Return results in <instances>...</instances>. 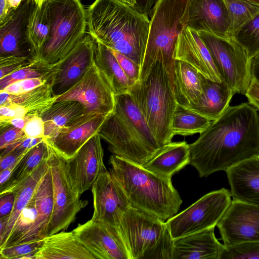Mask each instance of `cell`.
I'll list each match as a JSON object with an SVG mask.
<instances>
[{
	"label": "cell",
	"instance_id": "1",
	"mask_svg": "<svg viewBox=\"0 0 259 259\" xmlns=\"http://www.w3.org/2000/svg\"><path fill=\"white\" fill-rule=\"evenodd\" d=\"M249 103L229 106L193 143L189 144V164L200 177L226 171L259 155V115Z\"/></svg>",
	"mask_w": 259,
	"mask_h": 259
},
{
	"label": "cell",
	"instance_id": "2",
	"mask_svg": "<svg viewBox=\"0 0 259 259\" xmlns=\"http://www.w3.org/2000/svg\"><path fill=\"white\" fill-rule=\"evenodd\" d=\"M87 33L96 41L141 66L150 19L116 0H95L86 10Z\"/></svg>",
	"mask_w": 259,
	"mask_h": 259
},
{
	"label": "cell",
	"instance_id": "3",
	"mask_svg": "<svg viewBox=\"0 0 259 259\" xmlns=\"http://www.w3.org/2000/svg\"><path fill=\"white\" fill-rule=\"evenodd\" d=\"M109 162L110 174L132 207L163 221L176 214L182 200L171 179L114 154L110 157Z\"/></svg>",
	"mask_w": 259,
	"mask_h": 259
},
{
	"label": "cell",
	"instance_id": "4",
	"mask_svg": "<svg viewBox=\"0 0 259 259\" xmlns=\"http://www.w3.org/2000/svg\"><path fill=\"white\" fill-rule=\"evenodd\" d=\"M113 111L98 133L113 154L144 166L163 147L149 127L128 93L115 95Z\"/></svg>",
	"mask_w": 259,
	"mask_h": 259
},
{
	"label": "cell",
	"instance_id": "5",
	"mask_svg": "<svg viewBox=\"0 0 259 259\" xmlns=\"http://www.w3.org/2000/svg\"><path fill=\"white\" fill-rule=\"evenodd\" d=\"M149 127L161 147L171 142L170 126L178 106L173 86L161 59L128 91Z\"/></svg>",
	"mask_w": 259,
	"mask_h": 259
},
{
	"label": "cell",
	"instance_id": "6",
	"mask_svg": "<svg viewBox=\"0 0 259 259\" xmlns=\"http://www.w3.org/2000/svg\"><path fill=\"white\" fill-rule=\"evenodd\" d=\"M189 1L156 0L150 14L139 79L147 74L154 61L161 59L173 86L175 61L173 55L178 37L187 27Z\"/></svg>",
	"mask_w": 259,
	"mask_h": 259
},
{
	"label": "cell",
	"instance_id": "7",
	"mask_svg": "<svg viewBox=\"0 0 259 259\" xmlns=\"http://www.w3.org/2000/svg\"><path fill=\"white\" fill-rule=\"evenodd\" d=\"M48 3L50 33L37 59L55 67L86 34V10L80 0H48Z\"/></svg>",
	"mask_w": 259,
	"mask_h": 259
},
{
	"label": "cell",
	"instance_id": "8",
	"mask_svg": "<svg viewBox=\"0 0 259 259\" xmlns=\"http://www.w3.org/2000/svg\"><path fill=\"white\" fill-rule=\"evenodd\" d=\"M47 143L54 201L48 230L49 236L67 229L76 214L87 205L88 201L80 199V195L75 189L69 173L67 160Z\"/></svg>",
	"mask_w": 259,
	"mask_h": 259
},
{
	"label": "cell",
	"instance_id": "9",
	"mask_svg": "<svg viewBox=\"0 0 259 259\" xmlns=\"http://www.w3.org/2000/svg\"><path fill=\"white\" fill-rule=\"evenodd\" d=\"M228 189L208 193L187 208L166 220L165 225L174 239L215 228L232 202Z\"/></svg>",
	"mask_w": 259,
	"mask_h": 259
},
{
	"label": "cell",
	"instance_id": "10",
	"mask_svg": "<svg viewBox=\"0 0 259 259\" xmlns=\"http://www.w3.org/2000/svg\"><path fill=\"white\" fill-rule=\"evenodd\" d=\"M208 50L222 80L236 93L245 95L251 82L249 59L243 48L231 38L198 32Z\"/></svg>",
	"mask_w": 259,
	"mask_h": 259
},
{
	"label": "cell",
	"instance_id": "11",
	"mask_svg": "<svg viewBox=\"0 0 259 259\" xmlns=\"http://www.w3.org/2000/svg\"><path fill=\"white\" fill-rule=\"evenodd\" d=\"M166 228L165 221L132 206L123 213L117 227L131 259H141Z\"/></svg>",
	"mask_w": 259,
	"mask_h": 259
},
{
	"label": "cell",
	"instance_id": "12",
	"mask_svg": "<svg viewBox=\"0 0 259 259\" xmlns=\"http://www.w3.org/2000/svg\"><path fill=\"white\" fill-rule=\"evenodd\" d=\"M115 94L95 63L72 88L60 95L56 101L72 100L82 104L85 114L108 115L115 107Z\"/></svg>",
	"mask_w": 259,
	"mask_h": 259
},
{
	"label": "cell",
	"instance_id": "13",
	"mask_svg": "<svg viewBox=\"0 0 259 259\" xmlns=\"http://www.w3.org/2000/svg\"><path fill=\"white\" fill-rule=\"evenodd\" d=\"M72 232L95 259H131L118 230L92 219Z\"/></svg>",
	"mask_w": 259,
	"mask_h": 259
},
{
	"label": "cell",
	"instance_id": "14",
	"mask_svg": "<svg viewBox=\"0 0 259 259\" xmlns=\"http://www.w3.org/2000/svg\"><path fill=\"white\" fill-rule=\"evenodd\" d=\"M217 226L225 245L259 241V207L232 199Z\"/></svg>",
	"mask_w": 259,
	"mask_h": 259
},
{
	"label": "cell",
	"instance_id": "15",
	"mask_svg": "<svg viewBox=\"0 0 259 259\" xmlns=\"http://www.w3.org/2000/svg\"><path fill=\"white\" fill-rule=\"evenodd\" d=\"M91 190L94 203L91 219L117 229L122 216L131 206L123 190L107 169L99 176Z\"/></svg>",
	"mask_w": 259,
	"mask_h": 259
},
{
	"label": "cell",
	"instance_id": "16",
	"mask_svg": "<svg viewBox=\"0 0 259 259\" xmlns=\"http://www.w3.org/2000/svg\"><path fill=\"white\" fill-rule=\"evenodd\" d=\"M96 41L85 34L66 57L55 66L52 87L59 96L72 88L95 63Z\"/></svg>",
	"mask_w": 259,
	"mask_h": 259
},
{
	"label": "cell",
	"instance_id": "17",
	"mask_svg": "<svg viewBox=\"0 0 259 259\" xmlns=\"http://www.w3.org/2000/svg\"><path fill=\"white\" fill-rule=\"evenodd\" d=\"M99 134L91 138L67 160L72 183L81 195L92 188L99 176L107 169L104 163V152Z\"/></svg>",
	"mask_w": 259,
	"mask_h": 259
},
{
	"label": "cell",
	"instance_id": "18",
	"mask_svg": "<svg viewBox=\"0 0 259 259\" xmlns=\"http://www.w3.org/2000/svg\"><path fill=\"white\" fill-rule=\"evenodd\" d=\"M35 6L34 0H27L0 26V57L36 58L27 31L28 20Z\"/></svg>",
	"mask_w": 259,
	"mask_h": 259
},
{
	"label": "cell",
	"instance_id": "19",
	"mask_svg": "<svg viewBox=\"0 0 259 259\" xmlns=\"http://www.w3.org/2000/svg\"><path fill=\"white\" fill-rule=\"evenodd\" d=\"M58 97L53 94L52 81L20 94L0 91V121L26 116H40L56 102Z\"/></svg>",
	"mask_w": 259,
	"mask_h": 259
},
{
	"label": "cell",
	"instance_id": "20",
	"mask_svg": "<svg viewBox=\"0 0 259 259\" xmlns=\"http://www.w3.org/2000/svg\"><path fill=\"white\" fill-rule=\"evenodd\" d=\"M108 116L84 114L54 138L45 139L60 155L69 160L91 138L98 134Z\"/></svg>",
	"mask_w": 259,
	"mask_h": 259
},
{
	"label": "cell",
	"instance_id": "21",
	"mask_svg": "<svg viewBox=\"0 0 259 259\" xmlns=\"http://www.w3.org/2000/svg\"><path fill=\"white\" fill-rule=\"evenodd\" d=\"M187 27L197 32L231 38L225 1L190 0Z\"/></svg>",
	"mask_w": 259,
	"mask_h": 259
},
{
	"label": "cell",
	"instance_id": "22",
	"mask_svg": "<svg viewBox=\"0 0 259 259\" xmlns=\"http://www.w3.org/2000/svg\"><path fill=\"white\" fill-rule=\"evenodd\" d=\"M173 58L187 63L210 80L218 82L223 81L208 50L195 31L186 27L181 33Z\"/></svg>",
	"mask_w": 259,
	"mask_h": 259
},
{
	"label": "cell",
	"instance_id": "23",
	"mask_svg": "<svg viewBox=\"0 0 259 259\" xmlns=\"http://www.w3.org/2000/svg\"><path fill=\"white\" fill-rule=\"evenodd\" d=\"M225 172L233 199L259 207V155L237 163Z\"/></svg>",
	"mask_w": 259,
	"mask_h": 259
},
{
	"label": "cell",
	"instance_id": "24",
	"mask_svg": "<svg viewBox=\"0 0 259 259\" xmlns=\"http://www.w3.org/2000/svg\"><path fill=\"white\" fill-rule=\"evenodd\" d=\"M33 198L37 211L36 220L28 231L12 245L44 240L48 236L54 206L52 178L49 167L38 184Z\"/></svg>",
	"mask_w": 259,
	"mask_h": 259
},
{
	"label": "cell",
	"instance_id": "25",
	"mask_svg": "<svg viewBox=\"0 0 259 259\" xmlns=\"http://www.w3.org/2000/svg\"><path fill=\"white\" fill-rule=\"evenodd\" d=\"M202 94L186 108L213 121L220 117L229 106L233 96L236 94L223 80H210L201 75Z\"/></svg>",
	"mask_w": 259,
	"mask_h": 259
},
{
	"label": "cell",
	"instance_id": "26",
	"mask_svg": "<svg viewBox=\"0 0 259 259\" xmlns=\"http://www.w3.org/2000/svg\"><path fill=\"white\" fill-rule=\"evenodd\" d=\"M172 259H219L222 244L214 228L174 240Z\"/></svg>",
	"mask_w": 259,
	"mask_h": 259
},
{
	"label": "cell",
	"instance_id": "27",
	"mask_svg": "<svg viewBox=\"0 0 259 259\" xmlns=\"http://www.w3.org/2000/svg\"><path fill=\"white\" fill-rule=\"evenodd\" d=\"M95 259L72 231H61L48 236L33 259Z\"/></svg>",
	"mask_w": 259,
	"mask_h": 259
},
{
	"label": "cell",
	"instance_id": "28",
	"mask_svg": "<svg viewBox=\"0 0 259 259\" xmlns=\"http://www.w3.org/2000/svg\"><path fill=\"white\" fill-rule=\"evenodd\" d=\"M189 145L186 141L165 145L143 167L164 178L172 176L190 163Z\"/></svg>",
	"mask_w": 259,
	"mask_h": 259
},
{
	"label": "cell",
	"instance_id": "29",
	"mask_svg": "<svg viewBox=\"0 0 259 259\" xmlns=\"http://www.w3.org/2000/svg\"><path fill=\"white\" fill-rule=\"evenodd\" d=\"M84 114L83 106L77 101L54 102L40 115L45 123V139L54 138Z\"/></svg>",
	"mask_w": 259,
	"mask_h": 259
},
{
	"label": "cell",
	"instance_id": "30",
	"mask_svg": "<svg viewBox=\"0 0 259 259\" xmlns=\"http://www.w3.org/2000/svg\"><path fill=\"white\" fill-rule=\"evenodd\" d=\"M173 89L178 104L186 108L202 93L201 74L187 63L175 60Z\"/></svg>",
	"mask_w": 259,
	"mask_h": 259
},
{
	"label": "cell",
	"instance_id": "31",
	"mask_svg": "<svg viewBox=\"0 0 259 259\" xmlns=\"http://www.w3.org/2000/svg\"><path fill=\"white\" fill-rule=\"evenodd\" d=\"M95 61L115 95L128 93L134 82L125 75L111 50L97 41Z\"/></svg>",
	"mask_w": 259,
	"mask_h": 259
},
{
	"label": "cell",
	"instance_id": "32",
	"mask_svg": "<svg viewBox=\"0 0 259 259\" xmlns=\"http://www.w3.org/2000/svg\"><path fill=\"white\" fill-rule=\"evenodd\" d=\"M48 158L12 192L15 196L14 204L3 238L0 241V246L7 241L22 211L31 200L38 184L48 168Z\"/></svg>",
	"mask_w": 259,
	"mask_h": 259
},
{
	"label": "cell",
	"instance_id": "33",
	"mask_svg": "<svg viewBox=\"0 0 259 259\" xmlns=\"http://www.w3.org/2000/svg\"><path fill=\"white\" fill-rule=\"evenodd\" d=\"M49 156V147L45 139L31 148L21 159L6 183L0 187V195L12 192L27 179Z\"/></svg>",
	"mask_w": 259,
	"mask_h": 259
},
{
	"label": "cell",
	"instance_id": "34",
	"mask_svg": "<svg viewBox=\"0 0 259 259\" xmlns=\"http://www.w3.org/2000/svg\"><path fill=\"white\" fill-rule=\"evenodd\" d=\"M51 27V14L48 0H46L41 7L36 5L28 20V38L36 58L49 38Z\"/></svg>",
	"mask_w": 259,
	"mask_h": 259
},
{
	"label": "cell",
	"instance_id": "35",
	"mask_svg": "<svg viewBox=\"0 0 259 259\" xmlns=\"http://www.w3.org/2000/svg\"><path fill=\"white\" fill-rule=\"evenodd\" d=\"M204 116L178 104L174 113L170 129L172 135L187 136L200 134L211 122Z\"/></svg>",
	"mask_w": 259,
	"mask_h": 259
},
{
	"label": "cell",
	"instance_id": "36",
	"mask_svg": "<svg viewBox=\"0 0 259 259\" xmlns=\"http://www.w3.org/2000/svg\"><path fill=\"white\" fill-rule=\"evenodd\" d=\"M228 13L229 33H234L259 12V6L240 0H224Z\"/></svg>",
	"mask_w": 259,
	"mask_h": 259
},
{
	"label": "cell",
	"instance_id": "37",
	"mask_svg": "<svg viewBox=\"0 0 259 259\" xmlns=\"http://www.w3.org/2000/svg\"><path fill=\"white\" fill-rule=\"evenodd\" d=\"M244 50L249 59L259 52V12L242 26L232 38Z\"/></svg>",
	"mask_w": 259,
	"mask_h": 259
},
{
	"label": "cell",
	"instance_id": "38",
	"mask_svg": "<svg viewBox=\"0 0 259 259\" xmlns=\"http://www.w3.org/2000/svg\"><path fill=\"white\" fill-rule=\"evenodd\" d=\"M55 66L37 60L31 65L0 79V91L19 80L42 77L55 71Z\"/></svg>",
	"mask_w": 259,
	"mask_h": 259
},
{
	"label": "cell",
	"instance_id": "39",
	"mask_svg": "<svg viewBox=\"0 0 259 259\" xmlns=\"http://www.w3.org/2000/svg\"><path fill=\"white\" fill-rule=\"evenodd\" d=\"M37 216V211L33 196L22 211L8 239L0 248L13 245L30 228Z\"/></svg>",
	"mask_w": 259,
	"mask_h": 259
},
{
	"label": "cell",
	"instance_id": "40",
	"mask_svg": "<svg viewBox=\"0 0 259 259\" xmlns=\"http://www.w3.org/2000/svg\"><path fill=\"white\" fill-rule=\"evenodd\" d=\"M259 259V241L222 244L219 259Z\"/></svg>",
	"mask_w": 259,
	"mask_h": 259
},
{
	"label": "cell",
	"instance_id": "41",
	"mask_svg": "<svg viewBox=\"0 0 259 259\" xmlns=\"http://www.w3.org/2000/svg\"><path fill=\"white\" fill-rule=\"evenodd\" d=\"M43 240L16 244L0 248L1 259H33Z\"/></svg>",
	"mask_w": 259,
	"mask_h": 259
},
{
	"label": "cell",
	"instance_id": "42",
	"mask_svg": "<svg viewBox=\"0 0 259 259\" xmlns=\"http://www.w3.org/2000/svg\"><path fill=\"white\" fill-rule=\"evenodd\" d=\"M174 239L167 227L156 244L147 250L141 259H172Z\"/></svg>",
	"mask_w": 259,
	"mask_h": 259
},
{
	"label": "cell",
	"instance_id": "43",
	"mask_svg": "<svg viewBox=\"0 0 259 259\" xmlns=\"http://www.w3.org/2000/svg\"><path fill=\"white\" fill-rule=\"evenodd\" d=\"M37 60L34 57H0V79L31 65Z\"/></svg>",
	"mask_w": 259,
	"mask_h": 259
},
{
	"label": "cell",
	"instance_id": "44",
	"mask_svg": "<svg viewBox=\"0 0 259 259\" xmlns=\"http://www.w3.org/2000/svg\"><path fill=\"white\" fill-rule=\"evenodd\" d=\"M54 72L42 77L26 79L16 81L8 85L0 91H3L11 94H20L30 91L49 81H52Z\"/></svg>",
	"mask_w": 259,
	"mask_h": 259
},
{
	"label": "cell",
	"instance_id": "45",
	"mask_svg": "<svg viewBox=\"0 0 259 259\" xmlns=\"http://www.w3.org/2000/svg\"><path fill=\"white\" fill-rule=\"evenodd\" d=\"M27 138L23 130L21 128L11 125L2 128L0 136V149L3 150Z\"/></svg>",
	"mask_w": 259,
	"mask_h": 259
},
{
	"label": "cell",
	"instance_id": "46",
	"mask_svg": "<svg viewBox=\"0 0 259 259\" xmlns=\"http://www.w3.org/2000/svg\"><path fill=\"white\" fill-rule=\"evenodd\" d=\"M110 50L127 77L134 83L138 81L140 78L141 66L120 53L112 49Z\"/></svg>",
	"mask_w": 259,
	"mask_h": 259
},
{
	"label": "cell",
	"instance_id": "47",
	"mask_svg": "<svg viewBox=\"0 0 259 259\" xmlns=\"http://www.w3.org/2000/svg\"><path fill=\"white\" fill-rule=\"evenodd\" d=\"M23 130L27 138H45V123L40 116L34 115L31 117Z\"/></svg>",
	"mask_w": 259,
	"mask_h": 259
},
{
	"label": "cell",
	"instance_id": "48",
	"mask_svg": "<svg viewBox=\"0 0 259 259\" xmlns=\"http://www.w3.org/2000/svg\"><path fill=\"white\" fill-rule=\"evenodd\" d=\"M27 0H0V26Z\"/></svg>",
	"mask_w": 259,
	"mask_h": 259
},
{
	"label": "cell",
	"instance_id": "49",
	"mask_svg": "<svg viewBox=\"0 0 259 259\" xmlns=\"http://www.w3.org/2000/svg\"><path fill=\"white\" fill-rule=\"evenodd\" d=\"M14 202L15 196L13 192L0 195V218L10 216Z\"/></svg>",
	"mask_w": 259,
	"mask_h": 259
},
{
	"label": "cell",
	"instance_id": "50",
	"mask_svg": "<svg viewBox=\"0 0 259 259\" xmlns=\"http://www.w3.org/2000/svg\"><path fill=\"white\" fill-rule=\"evenodd\" d=\"M245 96L248 103L259 111V83L251 79Z\"/></svg>",
	"mask_w": 259,
	"mask_h": 259
},
{
	"label": "cell",
	"instance_id": "51",
	"mask_svg": "<svg viewBox=\"0 0 259 259\" xmlns=\"http://www.w3.org/2000/svg\"><path fill=\"white\" fill-rule=\"evenodd\" d=\"M156 1V0H136L134 8L139 12L148 16L151 14L152 7Z\"/></svg>",
	"mask_w": 259,
	"mask_h": 259
},
{
	"label": "cell",
	"instance_id": "52",
	"mask_svg": "<svg viewBox=\"0 0 259 259\" xmlns=\"http://www.w3.org/2000/svg\"><path fill=\"white\" fill-rule=\"evenodd\" d=\"M251 79L259 83V52L249 59Z\"/></svg>",
	"mask_w": 259,
	"mask_h": 259
},
{
	"label": "cell",
	"instance_id": "53",
	"mask_svg": "<svg viewBox=\"0 0 259 259\" xmlns=\"http://www.w3.org/2000/svg\"><path fill=\"white\" fill-rule=\"evenodd\" d=\"M20 160L14 163L10 167L2 171H0V187H2L4 185H5L6 183V182L9 180V179L11 176L12 174L17 167V165L19 164Z\"/></svg>",
	"mask_w": 259,
	"mask_h": 259
},
{
	"label": "cell",
	"instance_id": "54",
	"mask_svg": "<svg viewBox=\"0 0 259 259\" xmlns=\"http://www.w3.org/2000/svg\"><path fill=\"white\" fill-rule=\"evenodd\" d=\"M9 217L10 216H6L0 218V241H1L3 238V236L9 221Z\"/></svg>",
	"mask_w": 259,
	"mask_h": 259
},
{
	"label": "cell",
	"instance_id": "55",
	"mask_svg": "<svg viewBox=\"0 0 259 259\" xmlns=\"http://www.w3.org/2000/svg\"><path fill=\"white\" fill-rule=\"evenodd\" d=\"M121 3L130 7H134L136 3V0H116Z\"/></svg>",
	"mask_w": 259,
	"mask_h": 259
},
{
	"label": "cell",
	"instance_id": "56",
	"mask_svg": "<svg viewBox=\"0 0 259 259\" xmlns=\"http://www.w3.org/2000/svg\"><path fill=\"white\" fill-rule=\"evenodd\" d=\"M259 6V0H240Z\"/></svg>",
	"mask_w": 259,
	"mask_h": 259
},
{
	"label": "cell",
	"instance_id": "57",
	"mask_svg": "<svg viewBox=\"0 0 259 259\" xmlns=\"http://www.w3.org/2000/svg\"><path fill=\"white\" fill-rule=\"evenodd\" d=\"M35 4L38 6V7H41L42 5V4L45 2L46 0H34Z\"/></svg>",
	"mask_w": 259,
	"mask_h": 259
}]
</instances>
